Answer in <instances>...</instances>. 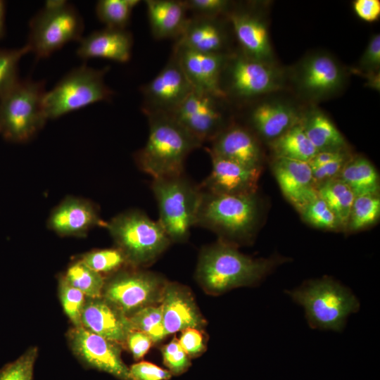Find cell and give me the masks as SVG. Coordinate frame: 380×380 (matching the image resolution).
I'll return each instance as SVG.
<instances>
[{
    "mask_svg": "<svg viewBox=\"0 0 380 380\" xmlns=\"http://www.w3.org/2000/svg\"><path fill=\"white\" fill-rule=\"evenodd\" d=\"M129 318L133 329L146 334L153 343L161 341L167 336L161 304L144 308Z\"/></svg>",
    "mask_w": 380,
    "mask_h": 380,
    "instance_id": "35",
    "label": "cell"
},
{
    "mask_svg": "<svg viewBox=\"0 0 380 380\" xmlns=\"http://www.w3.org/2000/svg\"><path fill=\"white\" fill-rule=\"evenodd\" d=\"M139 3V0H100L96 5V14L106 27L126 29L133 9Z\"/></svg>",
    "mask_w": 380,
    "mask_h": 380,
    "instance_id": "33",
    "label": "cell"
},
{
    "mask_svg": "<svg viewBox=\"0 0 380 380\" xmlns=\"http://www.w3.org/2000/svg\"><path fill=\"white\" fill-rule=\"evenodd\" d=\"M349 156L346 150L338 151L318 152L308 163L312 169H315L334 160Z\"/></svg>",
    "mask_w": 380,
    "mask_h": 380,
    "instance_id": "49",
    "label": "cell"
},
{
    "mask_svg": "<svg viewBox=\"0 0 380 380\" xmlns=\"http://www.w3.org/2000/svg\"><path fill=\"white\" fill-rule=\"evenodd\" d=\"M350 158L349 156L312 169L315 185L317 186L323 182L338 177L344 165Z\"/></svg>",
    "mask_w": 380,
    "mask_h": 380,
    "instance_id": "47",
    "label": "cell"
},
{
    "mask_svg": "<svg viewBox=\"0 0 380 380\" xmlns=\"http://www.w3.org/2000/svg\"><path fill=\"white\" fill-rule=\"evenodd\" d=\"M162 355L163 362L171 374H180L190 366L189 356L176 338H173L163 348Z\"/></svg>",
    "mask_w": 380,
    "mask_h": 380,
    "instance_id": "42",
    "label": "cell"
},
{
    "mask_svg": "<svg viewBox=\"0 0 380 380\" xmlns=\"http://www.w3.org/2000/svg\"><path fill=\"white\" fill-rule=\"evenodd\" d=\"M207 151L250 168H261V147L255 134L246 126L232 122L210 141Z\"/></svg>",
    "mask_w": 380,
    "mask_h": 380,
    "instance_id": "18",
    "label": "cell"
},
{
    "mask_svg": "<svg viewBox=\"0 0 380 380\" xmlns=\"http://www.w3.org/2000/svg\"><path fill=\"white\" fill-rule=\"evenodd\" d=\"M344 75L330 56L317 53L307 58L297 74L300 89L310 97L322 98L337 91L343 84Z\"/></svg>",
    "mask_w": 380,
    "mask_h": 380,
    "instance_id": "20",
    "label": "cell"
},
{
    "mask_svg": "<svg viewBox=\"0 0 380 380\" xmlns=\"http://www.w3.org/2000/svg\"><path fill=\"white\" fill-rule=\"evenodd\" d=\"M110 68L95 69L86 65L68 72L44 97L47 119H56L69 113L103 101H109L114 92L106 84L104 77Z\"/></svg>",
    "mask_w": 380,
    "mask_h": 380,
    "instance_id": "9",
    "label": "cell"
},
{
    "mask_svg": "<svg viewBox=\"0 0 380 380\" xmlns=\"http://www.w3.org/2000/svg\"><path fill=\"white\" fill-rule=\"evenodd\" d=\"M5 13L6 4L0 0V39L4 36L5 33Z\"/></svg>",
    "mask_w": 380,
    "mask_h": 380,
    "instance_id": "50",
    "label": "cell"
},
{
    "mask_svg": "<svg viewBox=\"0 0 380 380\" xmlns=\"http://www.w3.org/2000/svg\"><path fill=\"white\" fill-rule=\"evenodd\" d=\"M59 297L63 309L74 327L82 326L81 317L86 300L80 291L72 286L64 277L59 281Z\"/></svg>",
    "mask_w": 380,
    "mask_h": 380,
    "instance_id": "39",
    "label": "cell"
},
{
    "mask_svg": "<svg viewBox=\"0 0 380 380\" xmlns=\"http://www.w3.org/2000/svg\"><path fill=\"white\" fill-rule=\"evenodd\" d=\"M81 322L86 329L118 344L126 343L134 330L129 317L102 297L86 300Z\"/></svg>",
    "mask_w": 380,
    "mask_h": 380,
    "instance_id": "22",
    "label": "cell"
},
{
    "mask_svg": "<svg viewBox=\"0 0 380 380\" xmlns=\"http://www.w3.org/2000/svg\"><path fill=\"white\" fill-rule=\"evenodd\" d=\"M282 261L278 257L253 258L218 240L201 251L196 274L205 291L220 294L258 284Z\"/></svg>",
    "mask_w": 380,
    "mask_h": 380,
    "instance_id": "1",
    "label": "cell"
},
{
    "mask_svg": "<svg viewBox=\"0 0 380 380\" xmlns=\"http://www.w3.org/2000/svg\"><path fill=\"white\" fill-rule=\"evenodd\" d=\"M151 188L156 198L158 222L172 243L187 241L194 227L201 189L185 172L152 179Z\"/></svg>",
    "mask_w": 380,
    "mask_h": 380,
    "instance_id": "5",
    "label": "cell"
},
{
    "mask_svg": "<svg viewBox=\"0 0 380 380\" xmlns=\"http://www.w3.org/2000/svg\"><path fill=\"white\" fill-rule=\"evenodd\" d=\"M25 44L36 58L50 56L65 44L82 38L84 22L75 7L63 0L47 1L30 21Z\"/></svg>",
    "mask_w": 380,
    "mask_h": 380,
    "instance_id": "8",
    "label": "cell"
},
{
    "mask_svg": "<svg viewBox=\"0 0 380 380\" xmlns=\"http://www.w3.org/2000/svg\"><path fill=\"white\" fill-rule=\"evenodd\" d=\"M98 207L82 198L68 196L51 211L47 227L63 236H84L96 227L106 226Z\"/></svg>",
    "mask_w": 380,
    "mask_h": 380,
    "instance_id": "16",
    "label": "cell"
},
{
    "mask_svg": "<svg viewBox=\"0 0 380 380\" xmlns=\"http://www.w3.org/2000/svg\"><path fill=\"white\" fill-rule=\"evenodd\" d=\"M148 137L145 145L134 154L136 165L152 179L184 172L188 156L202 146L172 115H146Z\"/></svg>",
    "mask_w": 380,
    "mask_h": 380,
    "instance_id": "2",
    "label": "cell"
},
{
    "mask_svg": "<svg viewBox=\"0 0 380 380\" xmlns=\"http://www.w3.org/2000/svg\"><path fill=\"white\" fill-rule=\"evenodd\" d=\"M248 127L256 136L273 141L301 120L296 110L281 102H262L250 109Z\"/></svg>",
    "mask_w": 380,
    "mask_h": 380,
    "instance_id": "26",
    "label": "cell"
},
{
    "mask_svg": "<svg viewBox=\"0 0 380 380\" xmlns=\"http://www.w3.org/2000/svg\"><path fill=\"white\" fill-rule=\"evenodd\" d=\"M241 50L246 56L269 62L272 49L266 25L257 15L232 8L227 15Z\"/></svg>",
    "mask_w": 380,
    "mask_h": 380,
    "instance_id": "25",
    "label": "cell"
},
{
    "mask_svg": "<svg viewBox=\"0 0 380 380\" xmlns=\"http://www.w3.org/2000/svg\"><path fill=\"white\" fill-rule=\"evenodd\" d=\"M201 191L194 227L210 230L220 241L236 246L249 242L260 218L257 192L225 195Z\"/></svg>",
    "mask_w": 380,
    "mask_h": 380,
    "instance_id": "3",
    "label": "cell"
},
{
    "mask_svg": "<svg viewBox=\"0 0 380 380\" xmlns=\"http://www.w3.org/2000/svg\"><path fill=\"white\" fill-rule=\"evenodd\" d=\"M275 157L309 162L318 151L308 138L300 122L270 141Z\"/></svg>",
    "mask_w": 380,
    "mask_h": 380,
    "instance_id": "31",
    "label": "cell"
},
{
    "mask_svg": "<svg viewBox=\"0 0 380 380\" xmlns=\"http://www.w3.org/2000/svg\"><path fill=\"white\" fill-rule=\"evenodd\" d=\"M80 260L101 274L118 271L124 265H129L118 248L93 251L84 254Z\"/></svg>",
    "mask_w": 380,
    "mask_h": 380,
    "instance_id": "37",
    "label": "cell"
},
{
    "mask_svg": "<svg viewBox=\"0 0 380 380\" xmlns=\"http://www.w3.org/2000/svg\"><path fill=\"white\" fill-rule=\"evenodd\" d=\"M317 194L336 217L340 229H347L351 208L355 198L349 186L336 177L316 186Z\"/></svg>",
    "mask_w": 380,
    "mask_h": 380,
    "instance_id": "30",
    "label": "cell"
},
{
    "mask_svg": "<svg viewBox=\"0 0 380 380\" xmlns=\"http://www.w3.org/2000/svg\"><path fill=\"white\" fill-rule=\"evenodd\" d=\"M380 66V35L376 34L371 38L362 56L358 68L359 71L368 75L379 71Z\"/></svg>",
    "mask_w": 380,
    "mask_h": 380,
    "instance_id": "44",
    "label": "cell"
},
{
    "mask_svg": "<svg viewBox=\"0 0 380 380\" xmlns=\"http://www.w3.org/2000/svg\"><path fill=\"white\" fill-rule=\"evenodd\" d=\"M212 168L199 184L201 190L214 194L239 195L257 192L261 168H250L209 154Z\"/></svg>",
    "mask_w": 380,
    "mask_h": 380,
    "instance_id": "15",
    "label": "cell"
},
{
    "mask_svg": "<svg viewBox=\"0 0 380 380\" xmlns=\"http://www.w3.org/2000/svg\"><path fill=\"white\" fill-rule=\"evenodd\" d=\"M281 86L278 70L269 62L233 51L226 59L220 80V89L229 101L253 100Z\"/></svg>",
    "mask_w": 380,
    "mask_h": 380,
    "instance_id": "10",
    "label": "cell"
},
{
    "mask_svg": "<svg viewBox=\"0 0 380 380\" xmlns=\"http://www.w3.org/2000/svg\"><path fill=\"white\" fill-rule=\"evenodd\" d=\"M153 342L146 334L132 330L128 335L126 343L136 360L141 359L148 351Z\"/></svg>",
    "mask_w": 380,
    "mask_h": 380,
    "instance_id": "46",
    "label": "cell"
},
{
    "mask_svg": "<svg viewBox=\"0 0 380 380\" xmlns=\"http://www.w3.org/2000/svg\"><path fill=\"white\" fill-rule=\"evenodd\" d=\"M179 343L188 356H196L205 348L203 336L199 329L195 328L182 331Z\"/></svg>",
    "mask_w": 380,
    "mask_h": 380,
    "instance_id": "45",
    "label": "cell"
},
{
    "mask_svg": "<svg viewBox=\"0 0 380 380\" xmlns=\"http://www.w3.org/2000/svg\"><path fill=\"white\" fill-rule=\"evenodd\" d=\"M194 89L172 51L163 69L148 83L140 87L141 110L151 114H172Z\"/></svg>",
    "mask_w": 380,
    "mask_h": 380,
    "instance_id": "13",
    "label": "cell"
},
{
    "mask_svg": "<svg viewBox=\"0 0 380 380\" xmlns=\"http://www.w3.org/2000/svg\"><path fill=\"white\" fill-rule=\"evenodd\" d=\"M355 196L379 194V177L374 165L366 158L350 157L338 176Z\"/></svg>",
    "mask_w": 380,
    "mask_h": 380,
    "instance_id": "29",
    "label": "cell"
},
{
    "mask_svg": "<svg viewBox=\"0 0 380 380\" xmlns=\"http://www.w3.org/2000/svg\"><path fill=\"white\" fill-rule=\"evenodd\" d=\"M45 82L20 80L0 98V134L10 141H30L48 120Z\"/></svg>",
    "mask_w": 380,
    "mask_h": 380,
    "instance_id": "7",
    "label": "cell"
},
{
    "mask_svg": "<svg viewBox=\"0 0 380 380\" xmlns=\"http://www.w3.org/2000/svg\"><path fill=\"white\" fill-rule=\"evenodd\" d=\"M353 8L357 15L367 22L376 20L380 15V1L379 0H356Z\"/></svg>",
    "mask_w": 380,
    "mask_h": 380,
    "instance_id": "48",
    "label": "cell"
},
{
    "mask_svg": "<svg viewBox=\"0 0 380 380\" xmlns=\"http://www.w3.org/2000/svg\"><path fill=\"white\" fill-rule=\"evenodd\" d=\"M172 52L194 90L224 97L220 89V80L229 54L204 53L177 44H174Z\"/></svg>",
    "mask_w": 380,
    "mask_h": 380,
    "instance_id": "19",
    "label": "cell"
},
{
    "mask_svg": "<svg viewBox=\"0 0 380 380\" xmlns=\"http://www.w3.org/2000/svg\"><path fill=\"white\" fill-rule=\"evenodd\" d=\"M38 349L32 347L15 360L0 369V380H33Z\"/></svg>",
    "mask_w": 380,
    "mask_h": 380,
    "instance_id": "40",
    "label": "cell"
},
{
    "mask_svg": "<svg viewBox=\"0 0 380 380\" xmlns=\"http://www.w3.org/2000/svg\"><path fill=\"white\" fill-rule=\"evenodd\" d=\"M160 304L166 335L189 328L200 329L205 324L193 297L184 286L166 282Z\"/></svg>",
    "mask_w": 380,
    "mask_h": 380,
    "instance_id": "23",
    "label": "cell"
},
{
    "mask_svg": "<svg viewBox=\"0 0 380 380\" xmlns=\"http://www.w3.org/2000/svg\"><path fill=\"white\" fill-rule=\"evenodd\" d=\"M228 22L225 16L191 15L175 44L204 53L228 55L232 53L228 49Z\"/></svg>",
    "mask_w": 380,
    "mask_h": 380,
    "instance_id": "17",
    "label": "cell"
},
{
    "mask_svg": "<svg viewBox=\"0 0 380 380\" xmlns=\"http://www.w3.org/2000/svg\"><path fill=\"white\" fill-rule=\"evenodd\" d=\"M68 339L73 353L86 367L108 373L120 380H132L118 343L82 326L73 327L68 332Z\"/></svg>",
    "mask_w": 380,
    "mask_h": 380,
    "instance_id": "14",
    "label": "cell"
},
{
    "mask_svg": "<svg viewBox=\"0 0 380 380\" xmlns=\"http://www.w3.org/2000/svg\"><path fill=\"white\" fill-rule=\"evenodd\" d=\"M27 53L29 49L26 45L15 49L0 48V98L20 81L19 62Z\"/></svg>",
    "mask_w": 380,
    "mask_h": 380,
    "instance_id": "36",
    "label": "cell"
},
{
    "mask_svg": "<svg viewBox=\"0 0 380 380\" xmlns=\"http://www.w3.org/2000/svg\"><path fill=\"white\" fill-rule=\"evenodd\" d=\"M132 380H168L172 374L151 362L141 361L129 367Z\"/></svg>",
    "mask_w": 380,
    "mask_h": 380,
    "instance_id": "43",
    "label": "cell"
},
{
    "mask_svg": "<svg viewBox=\"0 0 380 380\" xmlns=\"http://www.w3.org/2000/svg\"><path fill=\"white\" fill-rule=\"evenodd\" d=\"M380 216L379 194L356 196L354 199L347 229L360 231L375 224Z\"/></svg>",
    "mask_w": 380,
    "mask_h": 380,
    "instance_id": "34",
    "label": "cell"
},
{
    "mask_svg": "<svg viewBox=\"0 0 380 380\" xmlns=\"http://www.w3.org/2000/svg\"><path fill=\"white\" fill-rule=\"evenodd\" d=\"M302 305L310 327L341 331L346 319L360 303L347 287L329 277L310 280L288 293Z\"/></svg>",
    "mask_w": 380,
    "mask_h": 380,
    "instance_id": "4",
    "label": "cell"
},
{
    "mask_svg": "<svg viewBox=\"0 0 380 380\" xmlns=\"http://www.w3.org/2000/svg\"><path fill=\"white\" fill-rule=\"evenodd\" d=\"M166 281L159 275L141 270H123L105 281L102 298L127 317L160 303Z\"/></svg>",
    "mask_w": 380,
    "mask_h": 380,
    "instance_id": "11",
    "label": "cell"
},
{
    "mask_svg": "<svg viewBox=\"0 0 380 380\" xmlns=\"http://www.w3.org/2000/svg\"><path fill=\"white\" fill-rule=\"evenodd\" d=\"M105 228L134 267L151 265L172 243L159 222L139 209L118 214Z\"/></svg>",
    "mask_w": 380,
    "mask_h": 380,
    "instance_id": "6",
    "label": "cell"
},
{
    "mask_svg": "<svg viewBox=\"0 0 380 380\" xmlns=\"http://www.w3.org/2000/svg\"><path fill=\"white\" fill-rule=\"evenodd\" d=\"M68 283L80 291L87 298L102 297L105 284L103 277L81 260L72 264L63 276Z\"/></svg>",
    "mask_w": 380,
    "mask_h": 380,
    "instance_id": "32",
    "label": "cell"
},
{
    "mask_svg": "<svg viewBox=\"0 0 380 380\" xmlns=\"http://www.w3.org/2000/svg\"><path fill=\"white\" fill-rule=\"evenodd\" d=\"M308 138L318 152L346 150V141L333 122L321 110L314 109L301 118Z\"/></svg>",
    "mask_w": 380,
    "mask_h": 380,
    "instance_id": "28",
    "label": "cell"
},
{
    "mask_svg": "<svg viewBox=\"0 0 380 380\" xmlns=\"http://www.w3.org/2000/svg\"><path fill=\"white\" fill-rule=\"evenodd\" d=\"M272 169L282 194L298 210L318 196L308 162L275 157Z\"/></svg>",
    "mask_w": 380,
    "mask_h": 380,
    "instance_id": "21",
    "label": "cell"
},
{
    "mask_svg": "<svg viewBox=\"0 0 380 380\" xmlns=\"http://www.w3.org/2000/svg\"><path fill=\"white\" fill-rule=\"evenodd\" d=\"M145 4L153 37L177 40L189 17L184 0H146Z\"/></svg>",
    "mask_w": 380,
    "mask_h": 380,
    "instance_id": "27",
    "label": "cell"
},
{
    "mask_svg": "<svg viewBox=\"0 0 380 380\" xmlns=\"http://www.w3.org/2000/svg\"><path fill=\"white\" fill-rule=\"evenodd\" d=\"M298 211L303 220L315 227L326 230L340 229L336 216L319 195Z\"/></svg>",
    "mask_w": 380,
    "mask_h": 380,
    "instance_id": "38",
    "label": "cell"
},
{
    "mask_svg": "<svg viewBox=\"0 0 380 380\" xmlns=\"http://www.w3.org/2000/svg\"><path fill=\"white\" fill-rule=\"evenodd\" d=\"M184 2L192 15L227 17L232 9V3L226 0H184Z\"/></svg>",
    "mask_w": 380,
    "mask_h": 380,
    "instance_id": "41",
    "label": "cell"
},
{
    "mask_svg": "<svg viewBox=\"0 0 380 380\" xmlns=\"http://www.w3.org/2000/svg\"><path fill=\"white\" fill-rule=\"evenodd\" d=\"M77 55L82 60L104 58L127 63L132 55L133 37L126 29L105 27L80 40Z\"/></svg>",
    "mask_w": 380,
    "mask_h": 380,
    "instance_id": "24",
    "label": "cell"
},
{
    "mask_svg": "<svg viewBox=\"0 0 380 380\" xmlns=\"http://www.w3.org/2000/svg\"><path fill=\"white\" fill-rule=\"evenodd\" d=\"M227 102L222 96L193 90L171 115L201 144L210 142L232 122L227 114Z\"/></svg>",
    "mask_w": 380,
    "mask_h": 380,
    "instance_id": "12",
    "label": "cell"
}]
</instances>
